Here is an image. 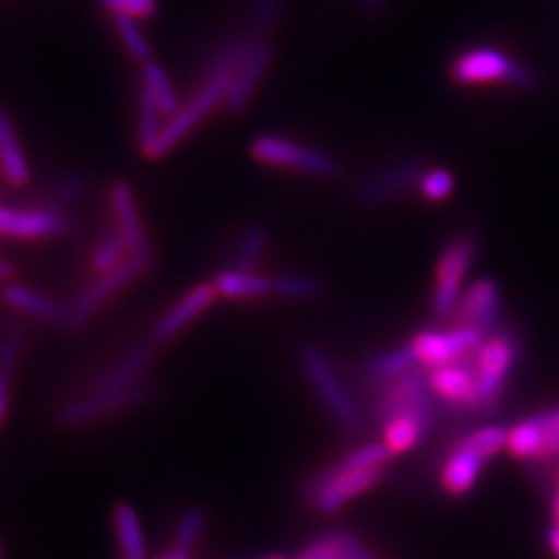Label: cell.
Segmentation results:
<instances>
[{
	"label": "cell",
	"instance_id": "6da1fadb",
	"mask_svg": "<svg viewBox=\"0 0 559 559\" xmlns=\"http://www.w3.org/2000/svg\"><path fill=\"white\" fill-rule=\"evenodd\" d=\"M508 429L485 425L462 436L450 456L441 464V489L450 498H466L479 483L485 464L506 450Z\"/></svg>",
	"mask_w": 559,
	"mask_h": 559
},
{
	"label": "cell",
	"instance_id": "7a4b0ae2",
	"mask_svg": "<svg viewBox=\"0 0 559 559\" xmlns=\"http://www.w3.org/2000/svg\"><path fill=\"white\" fill-rule=\"evenodd\" d=\"M299 362L305 378L318 394L328 415L348 431H357L362 423V413L355 396L340 378L330 357L316 344H302Z\"/></svg>",
	"mask_w": 559,
	"mask_h": 559
},
{
	"label": "cell",
	"instance_id": "3957f363",
	"mask_svg": "<svg viewBox=\"0 0 559 559\" xmlns=\"http://www.w3.org/2000/svg\"><path fill=\"white\" fill-rule=\"evenodd\" d=\"M477 251H479V240L468 230L459 233L441 249L438 267H436V286L431 295L433 320L441 323L454 318L460 295L464 290V278L473 270Z\"/></svg>",
	"mask_w": 559,
	"mask_h": 559
},
{
	"label": "cell",
	"instance_id": "277c9868",
	"mask_svg": "<svg viewBox=\"0 0 559 559\" xmlns=\"http://www.w3.org/2000/svg\"><path fill=\"white\" fill-rule=\"evenodd\" d=\"M520 357V342L514 332H498L483 340L475 350L473 365L477 378L475 392V411L487 413L498 406L503 385L514 371Z\"/></svg>",
	"mask_w": 559,
	"mask_h": 559
},
{
	"label": "cell",
	"instance_id": "5b68a950",
	"mask_svg": "<svg viewBox=\"0 0 559 559\" xmlns=\"http://www.w3.org/2000/svg\"><path fill=\"white\" fill-rule=\"evenodd\" d=\"M251 158L265 164V166H278L305 173L311 177L332 179L338 177L342 166L338 158L332 154L316 150L309 145H300L297 141L278 138V135H260L249 145Z\"/></svg>",
	"mask_w": 559,
	"mask_h": 559
},
{
	"label": "cell",
	"instance_id": "8992f818",
	"mask_svg": "<svg viewBox=\"0 0 559 559\" xmlns=\"http://www.w3.org/2000/svg\"><path fill=\"white\" fill-rule=\"evenodd\" d=\"M381 479L383 473L350 471L340 462L323 468L309 480L305 496L313 506V510H318L320 514H336L346 503L371 491Z\"/></svg>",
	"mask_w": 559,
	"mask_h": 559
},
{
	"label": "cell",
	"instance_id": "52a82bcc",
	"mask_svg": "<svg viewBox=\"0 0 559 559\" xmlns=\"http://www.w3.org/2000/svg\"><path fill=\"white\" fill-rule=\"evenodd\" d=\"M436 394L429 385L427 373L413 371L399 380L381 385L380 394L373 402V419L378 425L396 415H415L427 420L431 427L436 423Z\"/></svg>",
	"mask_w": 559,
	"mask_h": 559
},
{
	"label": "cell",
	"instance_id": "ba28073f",
	"mask_svg": "<svg viewBox=\"0 0 559 559\" xmlns=\"http://www.w3.org/2000/svg\"><path fill=\"white\" fill-rule=\"evenodd\" d=\"M506 452L522 462H545L559 456V406L535 413L508 429Z\"/></svg>",
	"mask_w": 559,
	"mask_h": 559
},
{
	"label": "cell",
	"instance_id": "9c48e42d",
	"mask_svg": "<svg viewBox=\"0 0 559 559\" xmlns=\"http://www.w3.org/2000/svg\"><path fill=\"white\" fill-rule=\"evenodd\" d=\"M487 338L479 330L468 325H454V328H427L417 332L411 344L419 357L420 365L427 369H436L441 365H450L456 360L466 359L475 353Z\"/></svg>",
	"mask_w": 559,
	"mask_h": 559
},
{
	"label": "cell",
	"instance_id": "30bf717a",
	"mask_svg": "<svg viewBox=\"0 0 559 559\" xmlns=\"http://www.w3.org/2000/svg\"><path fill=\"white\" fill-rule=\"evenodd\" d=\"M145 274V267L140 261L129 258L122 261L117 270L102 274L94 284H90L85 290H81L75 300L64 311V323L69 330H80L92 320L108 300L115 299L120 290H124L133 280Z\"/></svg>",
	"mask_w": 559,
	"mask_h": 559
},
{
	"label": "cell",
	"instance_id": "8fae6325",
	"mask_svg": "<svg viewBox=\"0 0 559 559\" xmlns=\"http://www.w3.org/2000/svg\"><path fill=\"white\" fill-rule=\"evenodd\" d=\"M454 318V325L475 328L485 336L498 334L503 321L500 282L493 276H479L468 282V286L460 295Z\"/></svg>",
	"mask_w": 559,
	"mask_h": 559
},
{
	"label": "cell",
	"instance_id": "7c38bea8",
	"mask_svg": "<svg viewBox=\"0 0 559 559\" xmlns=\"http://www.w3.org/2000/svg\"><path fill=\"white\" fill-rule=\"evenodd\" d=\"M423 175H425V166L417 160L388 164L357 182L353 191V201L360 210L380 207L385 201L399 198L400 193L419 189Z\"/></svg>",
	"mask_w": 559,
	"mask_h": 559
},
{
	"label": "cell",
	"instance_id": "4fadbf2b",
	"mask_svg": "<svg viewBox=\"0 0 559 559\" xmlns=\"http://www.w3.org/2000/svg\"><path fill=\"white\" fill-rule=\"evenodd\" d=\"M152 396V388L145 383H135L119 392H90L81 399L73 400L60 408L59 420L67 427H80L96 423L122 408H131Z\"/></svg>",
	"mask_w": 559,
	"mask_h": 559
},
{
	"label": "cell",
	"instance_id": "5bb4252c",
	"mask_svg": "<svg viewBox=\"0 0 559 559\" xmlns=\"http://www.w3.org/2000/svg\"><path fill=\"white\" fill-rule=\"evenodd\" d=\"M110 203H112V212H115V221H117V233H119L127 249H129V258L140 261L145 267V272L152 270L154 265V249L150 237L145 233V226L141 221L140 205L138 198L133 193V189L117 180L110 187Z\"/></svg>",
	"mask_w": 559,
	"mask_h": 559
},
{
	"label": "cell",
	"instance_id": "9a60e30c",
	"mask_svg": "<svg viewBox=\"0 0 559 559\" xmlns=\"http://www.w3.org/2000/svg\"><path fill=\"white\" fill-rule=\"evenodd\" d=\"M516 67V60L510 59L500 48L477 46L464 50L450 67V78L459 85H479V83H506Z\"/></svg>",
	"mask_w": 559,
	"mask_h": 559
},
{
	"label": "cell",
	"instance_id": "2e32d148",
	"mask_svg": "<svg viewBox=\"0 0 559 559\" xmlns=\"http://www.w3.org/2000/svg\"><path fill=\"white\" fill-rule=\"evenodd\" d=\"M73 233V222L57 210L0 207V235L17 239H59Z\"/></svg>",
	"mask_w": 559,
	"mask_h": 559
},
{
	"label": "cell",
	"instance_id": "e0dca14e",
	"mask_svg": "<svg viewBox=\"0 0 559 559\" xmlns=\"http://www.w3.org/2000/svg\"><path fill=\"white\" fill-rule=\"evenodd\" d=\"M427 378L436 399H440L448 408L464 413L475 411L477 378L473 360L462 359L429 369Z\"/></svg>",
	"mask_w": 559,
	"mask_h": 559
},
{
	"label": "cell",
	"instance_id": "ac0fdd59",
	"mask_svg": "<svg viewBox=\"0 0 559 559\" xmlns=\"http://www.w3.org/2000/svg\"><path fill=\"white\" fill-rule=\"evenodd\" d=\"M272 62H274V46L270 40L255 41L237 69V75L224 102L226 115L230 117L240 115L253 102L255 92L260 90L261 81L270 71Z\"/></svg>",
	"mask_w": 559,
	"mask_h": 559
},
{
	"label": "cell",
	"instance_id": "d6986e66",
	"mask_svg": "<svg viewBox=\"0 0 559 559\" xmlns=\"http://www.w3.org/2000/svg\"><path fill=\"white\" fill-rule=\"evenodd\" d=\"M216 299H218V293H216L214 284L193 286L182 299L177 300L158 320L156 328H154V340L162 344V342H170V340L177 338L180 332H185L193 321L203 316Z\"/></svg>",
	"mask_w": 559,
	"mask_h": 559
},
{
	"label": "cell",
	"instance_id": "ffe728a7",
	"mask_svg": "<svg viewBox=\"0 0 559 559\" xmlns=\"http://www.w3.org/2000/svg\"><path fill=\"white\" fill-rule=\"evenodd\" d=\"M156 346L158 342L154 340L131 348L117 362H112L98 380L94 381L90 392H119L135 385L145 373V369L156 359Z\"/></svg>",
	"mask_w": 559,
	"mask_h": 559
},
{
	"label": "cell",
	"instance_id": "44dd1931",
	"mask_svg": "<svg viewBox=\"0 0 559 559\" xmlns=\"http://www.w3.org/2000/svg\"><path fill=\"white\" fill-rule=\"evenodd\" d=\"M212 284L222 299L255 300L274 295V278L258 274L255 270L228 267L216 274Z\"/></svg>",
	"mask_w": 559,
	"mask_h": 559
},
{
	"label": "cell",
	"instance_id": "7402d4cb",
	"mask_svg": "<svg viewBox=\"0 0 559 559\" xmlns=\"http://www.w3.org/2000/svg\"><path fill=\"white\" fill-rule=\"evenodd\" d=\"M2 299L13 307L15 311H21L23 316H29L34 320L44 321V323H64V311L57 300L48 299L38 290L23 286V284H7L2 288Z\"/></svg>",
	"mask_w": 559,
	"mask_h": 559
},
{
	"label": "cell",
	"instance_id": "603a6c76",
	"mask_svg": "<svg viewBox=\"0 0 559 559\" xmlns=\"http://www.w3.org/2000/svg\"><path fill=\"white\" fill-rule=\"evenodd\" d=\"M420 360L413 348V344H402V346H394L388 348L383 353H378L376 357L367 360L365 373L371 381H378L380 385L388 383V381L399 380L402 376H408L413 371H417Z\"/></svg>",
	"mask_w": 559,
	"mask_h": 559
},
{
	"label": "cell",
	"instance_id": "cb8c5ba5",
	"mask_svg": "<svg viewBox=\"0 0 559 559\" xmlns=\"http://www.w3.org/2000/svg\"><path fill=\"white\" fill-rule=\"evenodd\" d=\"M0 173L15 187L29 180V164L23 154L15 124L4 110H0Z\"/></svg>",
	"mask_w": 559,
	"mask_h": 559
},
{
	"label": "cell",
	"instance_id": "d4e9b609",
	"mask_svg": "<svg viewBox=\"0 0 559 559\" xmlns=\"http://www.w3.org/2000/svg\"><path fill=\"white\" fill-rule=\"evenodd\" d=\"M115 535L119 540L122 559H147L145 535L141 526L140 514L131 503L120 501L112 510Z\"/></svg>",
	"mask_w": 559,
	"mask_h": 559
},
{
	"label": "cell",
	"instance_id": "484cf974",
	"mask_svg": "<svg viewBox=\"0 0 559 559\" xmlns=\"http://www.w3.org/2000/svg\"><path fill=\"white\" fill-rule=\"evenodd\" d=\"M429 431L431 425L415 415H396L381 425L383 443L392 450L394 456L406 454L413 448H417Z\"/></svg>",
	"mask_w": 559,
	"mask_h": 559
},
{
	"label": "cell",
	"instance_id": "4316f807",
	"mask_svg": "<svg viewBox=\"0 0 559 559\" xmlns=\"http://www.w3.org/2000/svg\"><path fill=\"white\" fill-rule=\"evenodd\" d=\"M141 80H143L141 85L152 94V98L160 106L166 119H173L175 115H179L182 104H180L177 87L160 62L150 60V62L141 64Z\"/></svg>",
	"mask_w": 559,
	"mask_h": 559
},
{
	"label": "cell",
	"instance_id": "83f0119b",
	"mask_svg": "<svg viewBox=\"0 0 559 559\" xmlns=\"http://www.w3.org/2000/svg\"><path fill=\"white\" fill-rule=\"evenodd\" d=\"M164 112L156 100L152 98V94L141 85L140 94H138V145H140L141 154L145 156L160 138L162 129H164Z\"/></svg>",
	"mask_w": 559,
	"mask_h": 559
},
{
	"label": "cell",
	"instance_id": "f1b7e54d",
	"mask_svg": "<svg viewBox=\"0 0 559 559\" xmlns=\"http://www.w3.org/2000/svg\"><path fill=\"white\" fill-rule=\"evenodd\" d=\"M286 2L288 0H251L245 34H249L253 40H267L286 11Z\"/></svg>",
	"mask_w": 559,
	"mask_h": 559
},
{
	"label": "cell",
	"instance_id": "f546056e",
	"mask_svg": "<svg viewBox=\"0 0 559 559\" xmlns=\"http://www.w3.org/2000/svg\"><path fill=\"white\" fill-rule=\"evenodd\" d=\"M274 295L284 300H318L325 295V282L313 274H280L274 278Z\"/></svg>",
	"mask_w": 559,
	"mask_h": 559
},
{
	"label": "cell",
	"instance_id": "4dcf8cb0",
	"mask_svg": "<svg viewBox=\"0 0 559 559\" xmlns=\"http://www.w3.org/2000/svg\"><path fill=\"white\" fill-rule=\"evenodd\" d=\"M270 230L263 224H251L242 235H240L235 255H233V265L237 270H255L261 258L267 251L270 245Z\"/></svg>",
	"mask_w": 559,
	"mask_h": 559
},
{
	"label": "cell",
	"instance_id": "1f68e13d",
	"mask_svg": "<svg viewBox=\"0 0 559 559\" xmlns=\"http://www.w3.org/2000/svg\"><path fill=\"white\" fill-rule=\"evenodd\" d=\"M112 25H115V32H117L119 40L122 41V46H124V50L129 52L131 59L138 60L140 64L154 60L152 44L147 40V36L143 34L140 21L122 17V15H112Z\"/></svg>",
	"mask_w": 559,
	"mask_h": 559
},
{
	"label": "cell",
	"instance_id": "d6a6232c",
	"mask_svg": "<svg viewBox=\"0 0 559 559\" xmlns=\"http://www.w3.org/2000/svg\"><path fill=\"white\" fill-rule=\"evenodd\" d=\"M394 459L392 450L380 441V443H365L348 452L342 464L350 471H360V473H383V468Z\"/></svg>",
	"mask_w": 559,
	"mask_h": 559
},
{
	"label": "cell",
	"instance_id": "836d02e7",
	"mask_svg": "<svg viewBox=\"0 0 559 559\" xmlns=\"http://www.w3.org/2000/svg\"><path fill=\"white\" fill-rule=\"evenodd\" d=\"M203 528H205V512L198 506L187 508L177 524L173 549H177L180 554H187V556H193V549L200 540Z\"/></svg>",
	"mask_w": 559,
	"mask_h": 559
},
{
	"label": "cell",
	"instance_id": "e575fe53",
	"mask_svg": "<svg viewBox=\"0 0 559 559\" xmlns=\"http://www.w3.org/2000/svg\"><path fill=\"white\" fill-rule=\"evenodd\" d=\"M124 260H129V249L119 233H112L96 245L92 253V267L102 276L117 270Z\"/></svg>",
	"mask_w": 559,
	"mask_h": 559
},
{
	"label": "cell",
	"instance_id": "d590c367",
	"mask_svg": "<svg viewBox=\"0 0 559 559\" xmlns=\"http://www.w3.org/2000/svg\"><path fill=\"white\" fill-rule=\"evenodd\" d=\"M87 189H90V179L85 175H71V177L60 180L50 193V210L64 212V210L73 207L75 203L83 200Z\"/></svg>",
	"mask_w": 559,
	"mask_h": 559
},
{
	"label": "cell",
	"instance_id": "8d00e7d4",
	"mask_svg": "<svg viewBox=\"0 0 559 559\" xmlns=\"http://www.w3.org/2000/svg\"><path fill=\"white\" fill-rule=\"evenodd\" d=\"M456 180L454 175L445 168H431L425 170L419 182L420 195L429 201H445L454 193Z\"/></svg>",
	"mask_w": 559,
	"mask_h": 559
},
{
	"label": "cell",
	"instance_id": "74e56055",
	"mask_svg": "<svg viewBox=\"0 0 559 559\" xmlns=\"http://www.w3.org/2000/svg\"><path fill=\"white\" fill-rule=\"evenodd\" d=\"M102 7L112 13L131 20H150L158 13V0H98Z\"/></svg>",
	"mask_w": 559,
	"mask_h": 559
},
{
	"label": "cell",
	"instance_id": "f35d334b",
	"mask_svg": "<svg viewBox=\"0 0 559 559\" xmlns=\"http://www.w3.org/2000/svg\"><path fill=\"white\" fill-rule=\"evenodd\" d=\"M23 348V330L20 325H13L2 332L0 336V371L13 373Z\"/></svg>",
	"mask_w": 559,
	"mask_h": 559
},
{
	"label": "cell",
	"instance_id": "ab89813d",
	"mask_svg": "<svg viewBox=\"0 0 559 559\" xmlns=\"http://www.w3.org/2000/svg\"><path fill=\"white\" fill-rule=\"evenodd\" d=\"M293 559H344V549H342V543H340L338 531L328 533L320 539L309 543Z\"/></svg>",
	"mask_w": 559,
	"mask_h": 559
},
{
	"label": "cell",
	"instance_id": "60d3db41",
	"mask_svg": "<svg viewBox=\"0 0 559 559\" xmlns=\"http://www.w3.org/2000/svg\"><path fill=\"white\" fill-rule=\"evenodd\" d=\"M340 543L344 549V559H378L353 533L338 531Z\"/></svg>",
	"mask_w": 559,
	"mask_h": 559
},
{
	"label": "cell",
	"instance_id": "b9f144b4",
	"mask_svg": "<svg viewBox=\"0 0 559 559\" xmlns=\"http://www.w3.org/2000/svg\"><path fill=\"white\" fill-rule=\"evenodd\" d=\"M11 404V373L0 371V423L7 419Z\"/></svg>",
	"mask_w": 559,
	"mask_h": 559
},
{
	"label": "cell",
	"instance_id": "7bdbcfd3",
	"mask_svg": "<svg viewBox=\"0 0 559 559\" xmlns=\"http://www.w3.org/2000/svg\"><path fill=\"white\" fill-rule=\"evenodd\" d=\"M388 0H357V7H359L360 13L371 17V15H378L381 9L385 7Z\"/></svg>",
	"mask_w": 559,
	"mask_h": 559
},
{
	"label": "cell",
	"instance_id": "ee69618b",
	"mask_svg": "<svg viewBox=\"0 0 559 559\" xmlns=\"http://www.w3.org/2000/svg\"><path fill=\"white\" fill-rule=\"evenodd\" d=\"M547 545L551 549V554L559 559V526H551L547 533Z\"/></svg>",
	"mask_w": 559,
	"mask_h": 559
},
{
	"label": "cell",
	"instance_id": "f6af8a7d",
	"mask_svg": "<svg viewBox=\"0 0 559 559\" xmlns=\"http://www.w3.org/2000/svg\"><path fill=\"white\" fill-rule=\"evenodd\" d=\"M13 276H15V267L9 261L0 260V284L9 282Z\"/></svg>",
	"mask_w": 559,
	"mask_h": 559
},
{
	"label": "cell",
	"instance_id": "bcb514c9",
	"mask_svg": "<svg viewBox=\"0 0 559 559\" xmlns=\"http://www.w3.org/2000/svg\"><path fill=\"white\" fill-rule=\"evenodd\" d=\"M551 514H554V526H559V487L551 501Z\"/></svg>",
	"mask_w": 559,
	"mask_h": 559
},
{
	"label": "cell",
	"instance_id": "7dc6e473",
	"mask_svg": "<svg viewBox=\"0 0 559 559\" xmlns=\"http://www.w3.org/2000/svg\"><path fill=\"white\" fill-rule=\"evenodd\" d=\"M160 559H191V556H187V554H180L177 549H170L164 558Z\"/></svg>",
	"mask_w": 559,
	"mask_h": 559
},
{
	"label": "cell",
	"instance_id": "c3c4849f",
	"mask_svg": "<svg viewBox=\"0 0 559 559\" xmlns=\"http://www.w3.org/2000/svg\"><path fill=\"white\" fill-rule=\"evenodd\" d=\"M261 559H284L282 556H278V554H274V556H267V558H261Z\"/></svg>",
	"mask_w": 559,
	"mask_h": 559
},
{
	"label": "cell",
	"instance_id": "681fc988",
	"mask_svg": "<svg viewBox=\"0 0 559 559\" xmlns=\"http://www.w3.org/2000/svg\"><path fill=\"white\" fill-rule=\"evenodd\" d=\"M2 551H4V549H2V545H0V558H2Z\"/></svg>",
	"mask_w": 559,
	"mask_h": 559
},
{
	"label": "cell",
	"instance_id": "f907efd6",
	"mask_svg": "<svg viewBox=\"0 0 559 559\" xmlns=\"http://www.w3.org/2000/svg\"><path fill=\"white\" fill-rule=\"evenodd\" d=\"M558 487H559V456H558Z\"/></svg>",
	"mask_w": 559,
	"mask_h": 559
},
{
	"label": "cell",
	"instance_id": "816d5d0a",
	"mask_svg": "<svg viewBox=\"0 0 559 559\" xmlns=\"http://www.w3.org/2000/svg\"><path fill=\"white\" fill-rule=\"evenodd\" d=\"M230 559H251V558H230Z\"/></svg>",
	"mask_w": 559,
	"mask_h": 559
},
{
	"label": "cell",
	"instance_id": "f5cc1de1",
	"mask_svg": "<svg viewBox=\"0 0 559 559\" xmlns=\"http://www.w3.org/2000/svg\"><path fill=\"white\" fill-rule=\"evenodd\" d=\"M0 207H2V205H0Z\"/></svg>",
	"mask_w": 559,
	"mask_h": 559
}]
</instances>
